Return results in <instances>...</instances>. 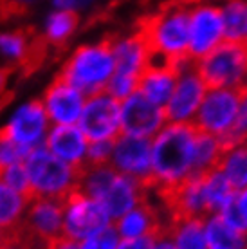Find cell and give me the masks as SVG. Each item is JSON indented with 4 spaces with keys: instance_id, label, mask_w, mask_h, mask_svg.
I'll return each instance as SVG.
<instances>
[{
    "instance_id": "6da1fadb",
    "label": "cell",
    "mask_w": 247,
    "mask_h": 249,
    "mask_svg": "<svg viewBox=\"0 0 247 249\" xmlns=\"http://www.w3.org/2000/svg\"><path fill=\"white\" fill-rule=\"evenodd\" d=\"M197 128L193 124L166 123L152 139V179L150 188L166 197L195 175L193 150Z\"/></svg>"
},
{
    "instance_id": "7a4b0ae2",
    "label": "cell",
    "mask_w": 247,
    "mask_h": 249,
    "mask_svg": "<svg viewBox=\"0 0 247 249\" xmlns=\"http://www.w3.org/2000/svg\"><path fill=\"white\" fill-rule=\"evenodd\" d=\"M114 71L116 63L106 36L78 44L69 51L58 69V76L74 85L85 96H90L105 90Z\"/></svg>"
},
{
    "instance_id": "3957f363",
    "label": "cell",
    "mask_w": 247,
    "mask_h": 249,
    "mask_svg": "<svg viewBox=\"0 0 247 249\" xmlns=\"http://www.w3.org/2000/svg\"><path fill=\"white\" fill-rule=\"evenodd\" d=\"M188 9L190 0H177L142 20L139 31L152 54L162 56L173 65L188 60Z\"/></svg>"
},
{
    "instance_id": "277c9868",
    "label": "cell",
    "mask_w": 247,
    "mask_h": 249,
    "mask_svg": "<svg viewBox=\"0 0 247 249\" xmlns=\"http://www.w3.org/2000/svg\"><path fill=\"white\" fill-rule=\"evenodd\" d=\"M29 179V195L63 200L78 190L80 170L54 157L45 146L31 150L24 161Z\"/></svg>"
},
{
    "instance_id": "5b68a950",
    "label": "cell",
    "mask_w": 247,
    "mask_h": 249,
    "mask_svg": "<svg viewBox=\"0 0 247 249\" xmlns=\"http://www.w3.org/2000/svg\"><path fill=\"white\" fill-rule=\"evenodd\" d=\"M193 63L208 87L246 89L247 42L224 40L211 53Z\"/></svg>"
},
{
    "instance_id": "8992f818",
    "label": "cell",
    "mask_w": 247,
    "mask_h": 249,
    "mask_svg": "<svg viewBox=\"0 0 247 249\" xmlns=\"http://www.w3.org/2000/svg\"><path fill=\"white\" fill-rule=\"evenodd\" d=\"M242 90L244 89L208 87L192 124L198 132L228 141L235 126Z\"/></svg>"
},
{
    "instance_id": "52a82bcc",
    "label": "cell",
    "mask_w": 247,
    "mask_h": 249,
    "mask_svg": "<svg viewBox=\"0 0 247 249\" xmlns=\"http://www.w3.org/2000/svg\"><path fill=\"white\" fill-rule=\"evenodd\" d=\"M175 71H177V80L166 105L162 107L164 116L168 123L192 124L208 90V85L190 58L175 63Z\"/></svg>"
},
{
    "instance_id": "ba28073f",
    "label": "cell",
    "mask_w": 247,
    "mask_h": 249,
    "mask_svg": "<svg viewBox=\"0 0 247 249\" xmlns=\"http://www.w3.org/2000/svg\"><path fill=\"white\" fill-rule=\"evenodd\" d=\"M226 40L220 6L190 0L188 9V58L197 62Z\"/></svg>"
},
{
    "instance_id": "9c48e42d",
    "label": "cell",
    "mask_w": 247,
    "mask_h": 249,
    "mask_svg": "<svg viewBox=\"0 0 247 249\" xmlns=\"http://www.w3.org/2000/svg\"><path fill=\"white\" fill-rule=\"evenodd\" d=\"M63 206V230L62 237L81 242L98 231L112 226V218L98 200L74 190L62 200Z\"/></svg>"
},
{
    "instance_id": "30bf717a",
    "label": "cell",
    "mask_w": 247,
    "mask_h": 249,
    "mask_svg": "<svg viewBox=\"0 0 247 249\" xmlns=\"http://www.w3.org/2000/svg\"><path fill=\"white\" fill-rule=\"evenodd\" d=\"M63 206L62 200L31 197L24 220L17 231L35 249H47L51 242L62 237Z\"/></svg>"
},
{
    "instance_id": "8fae6325",
    "label": "cell",
    "mask_w": 247,
    "mask_h": 249,
    "mask_svg": "<svg viewBox=\"0 0 247 249\" xmlns=\"http://www.w3.org/2000/svg\"><path fill=\"white\" fill-rule=\"evenodd\" d=\"M51 121L38 98L25 100L13 108L0 124V134L27 150L42 146L49 134Z\"/></svg>"
},
{
    "instance_id": "7c38bea8",
    "label": "cell",
    "mask_w": 247,
    "mask_h": 249,
    "mask_svg": "<svg viewBox=\"0 0 247 249\" xmlns=\"http://www.w3.org/2000/svg\"><path fill=\"white\" fill-rule=\"evenodd\" d=\"M78 126L88 141H114L121 134L119 101L106 90L87 96Z\"/></svg>"
},
{
    "instance_id": "4fadbf2b",
    "label": "cell",
    "mask_w": 247,
    "mask_h": 249,
    "mask_svg": "<svg viewBox=\"0 0 247 249\" xmlns=\"http://www.w3.org/2000/svg\"><path fill=\"white\" fill-rule=\"evenodd\" d=\"M170 217L172 213L168 210L164 197L157 195L155 192H150L148 199L123 213L112 222V226L118 231L119 238L150 237V235H159L164 230Z\"/></svg>"
},
{
    "instance_id": "5bb4252c",
    "label": "cell",
    "mask_w": 247,
    "mask_h": 249,
    "mask_svg": "<svg viewBox=\"0 0 247 249\" xmlns=\"http://www.w3.org/2000/svg\"><path fill=\"white\" fill-rule=\"evenodd\" d=\"M118 174L137 179L150 186L152 179V144L146 137L119 134L112 141V156L108 161Z\"/></svg>"
},
{
    "instance_id": "9a60e30c",
    "label": "cell",
    "mask_w": 247,
    "mask_h": 249,
    "mask_svg": "<svg viewBox=\"0 0 247 249\" xmlns=\"http://www.w3.org/2000/svg\"><path fill=\"white\" fill-rule=\"evenodd\" d=\"M38 100L51 124H78L87 96L56 74Z\"/></svg>"
},
{
    "instance_id": "2e32d148",
    "label": "cell",
    "mask_w": 247,
    "mask_h": 249,
    "mask_svg": "<svg viewBox=\"0 0 247 249\" xmlns=\"http://www.w3.org/2000/svg\"><path fill=\"white\" fill-rule=\"evenodd\" d=\"M119 110L121 134L152 139L168 123L164 108L152 103L139 92H134L126 100L119 101Z\"/></svg>"
},
{
    "instance_id": "e0dca14e",
    "label": "cell",
    "mask_w": 247,
    "mask_h": 249,
    "mask_svg": "<svg viewBox=\"0 0 247 249\" xmlns=\"http://www.w3.org/2000/svg\"><path fill=\"white\" fill-rule=\"evenodd\" d=\"M43 45L40 44L36 33L22 27L0 29V67L29 71L33 63H38L43 56Z\"/></svg>"
},
{
    "instance_id": "ac0fdd59",
    "label": "cell",
    "mask_w": 247,
    "mask_h": 249,
    "mask_svg": "<svg viewBox=\"0 0 247 249\" xmlns=\"http://www.w3.org/2000/svg\"><path fill=\"white\" fill-rule=\"evenodd\" d=\"M150 192L152 190H150L148 184L116 172L112 181L108 182V186L103 190L98 202L105 208V212L108 213V217L114 222L123 213L144 202L150 197Z\"/></svg>"
},
{
    "instance_id": "d6986e66",
    "label": "cell",
    "mask_w": 247,
    "mask_h": 249,
    "mask_svg": "<svg viewBox=\"0 0 247 249\" xmlns=\"http://www.w3.org/2000/svg\"><path fill=\"white\" fill-rule=\"evenodd\" d=\"M108 42H110L114 63H116L114 72L139 78L142 71L148 67L150 56H152V51L141 31L137 29V31L118 33L114 36H108Z\"/></svg>"
},
{
    "instance_id": "ffe728a7",
    "label": "cell",
    "mask_w": 247,
    "mask_h": 249,
    "mask_svg": "<svg viewBox=\"0 0 247 249\" xmlns=\"http://www.w3.org/2000/svg\"><path fill=\"white\" fill-rule=\"evenodd\" d=\"M88 137L78 124H51L43 146L60 161L81 170L87 166Z\"/></svg>"
},
{
    "instance_id": "44dd1931",
    "label": "cell",
    "mask_w": 247,
    "mask_h": 249,
    "mask_svg": "<svg viewBox=\"0 0 247 249\" xmlns=\"http://www.w3.org/2000/svg\"><path fill=\"white\" fill-rule=\"evenodd\" d=\"M80 17L62 9H49L42 18L36 36L43 49H65L81 29Z\"/></svg>"
},
{
    "instance_id": "7402d4cb",
    "label": "cell",
    "mask_w": 247,
    "mask_h": 249,
    "mask_svg": "<svg viewBox=\"0 0 247 249\" xmlns=\"http://www.w3.org/2000/svg\"><path fill=\"white\" fill-rule=\"evenodd\" d=\"M177 71L173 63H148L137 81V92L159 107L166 105L175 87Z\"/></svg>"
},
{
    "instance_id": "603a6c76",
    "label": "cell",
    "mask_w": 247,
    "mask_h": 249,
    "mask_svg": "<svg viewBox=\"0 0 247 249\" xmlns=\"http://www.w3.org/2000/svg\"><path fill=\"white\" fill-rule=\"evenodd\" d=\"M164 200L172 215H184V217H206L208 215L200 175L190 177L172 193H168Z\"/></svg>"
},
{
    "instance_id": "cb8c5ba5",
    "label": "cell",
    "mask_w": 247,
    "mask_h": 249,
    "mask_svg": "<svg viewBox=\"0 0 247 249\" xmlns=\"http://www.w3.org/2000/svg\"><path fill=\"white\" fill-rule=\"evenodd\" d=\"M162 231L177 249H208L204 217L172 215Z\"/></svg>"
},
{
    "instance_id": "d4e9b609",
    "label": "cell",
    "mask_w": 247,
    "mask_h": 249,
    "mask_svg": "<svg viewBox=\"0 0 247 249\" xmlns=\"http://www.w3.org/2000/svg\"><path fill=\"white\" fill-rule=\"evenodd\" d=\"M204 231L208 249H247V233L233 228L220 213L206 215Z\"/></svg>"
},
{
    "instance_id": "484cf974",
    "label": "cell",
    "mask_w": 247,
    "mask_h": 249,
    "mask_svg": "<svg viewBox=\"0 0 247 249\" xmlns=\"http://www.w3.org/2000/svg\"><path fill=\"white\" fill-rule=\"evenodd\" d=\"M216 170L235 190L247 186V141H226Z\"/></svg>"
},
{
    "instance_id": "4316f807",
    "label": "cell",
    "mask_w": 247,
    "mask_h": 249,
    "mask_svg": "<svg viewBox=\"0 0 247 249\" xmlns=\"http://www.w3.org/2000/svg\"><path fill=\"white\" fill-rule=\"evenodd\" d=\"M29 200V195L13 190L0 179V230L6 233L18 230Z\"/></svg>"
},
{
    "instance_id": "83f0119b",
    "label": "cell",
    "mask_w": 247,
    "mask_h": 249,
    "mask_svg": "<svg viewBox=\"0 0 247 249\" xmlns=\"http://www.w3.org/2000/svg\"><path fill=\"white\" fill-rule=\"evenodd\" d=\"M200 181H202V190H204L208 215L222 213L231 204L233 195H235V188L229 184L228 179L216 168L200 175Z\"/></svg>"
},
{
    "instance_id": "f1b7e54d",
    "label": "cell",
    "mask_w": 247,
    "mask_h": 249,
    "mask_svg": "<svg viewBox=\"0 0 247 249\" xmlns=\"http://www.w3.org/2000/svg\"><path fill=\"white\" fill-rule=\"evenodd\" d=\"M226 141L218 137L197 132L195 137V150H193V166H195V175H202L206 172L216 168L218 159L222 156V150Z\"/></svg>"
},
{
    "instance_id": "f546056e",
    "label": "cell",
    "mask_w": 247,
    "mask_h": 249,
    "mask_svg": "<svg viewBox=\"0 0 247 249\" xmlns=\"http://www.w3.org/2000/svg\"><path fill=\"white\" fill-rule=\"evenodd\" d=\"M224 36L229 42H247V0H228L220 6Z\"/></svg>"
},
{
    "instance_id": "4dcf8cb0",
    "label": "cell",
    "mask_w": 247,
    "mask_h": 249,
    "mask_svg": "<svg viewBox=\"0 0 247 249\" xmlns=\"http://www.w3.org/2000/svg\"><path fill=\"white\" fill-rule=\"evenodd\" d=\"M51 9H62L83 18H90L101 13L108 0H47Z\"/></svg>"
},
{
    "instance_id": "1f68e13d",
    "label": "cell",
    "mask_w": 247,
    "mask_h": 249,
    "mask_svg": "<svg viewBox=\"0 0 247 249\" xmlns=\"http://www.w3.org/2000/svg\"><path fill=\"white\" fill-rule=\"evenodd\" d=\"M229 224L236 230L247 233V186L235 190L231 204L220 213Z\"/></svg>"
},
{
    "instance_id": "d6a6232c",
    "label": "cell",
    "mask_w": 247,
    "mask_h": 249,
    "mask_svg": "<svg viewBox=\"0 0 247 249\" xmlns=\"http://www.w3.org/2000/svg\"><path fill=\"white\" fill-rule=\"evenodd\" d=\"M0 179L13 190L29 195V179H27V170H25L24 162H17V164L0 168Z\"/></svg>"
},
{
    "instance_id": "836d02e7",
    "label": "cell",
    "mask_w": 247,
    "mask_h": 249,
    "mask_svg": "<svg viewBox=\"0 0 247 249\" xmlns=\"http://www.w3.org/2000/svg\"><path fill=\"white\" fill-rule=\"evenodd\" d=\"M137 81H139V78H136V76L114 72L105 90L110 94L112 98H116L118 101H123L134 92H137Z\"/></svg>"
},
{
    "instance_id": "e575fe53",
    "label": "cell",
    "mask_w": 247,
    "mask_h": 249,
    "mask_svg": "<svg viewBox=\"0 0 247 249\" xmlns=\"http://www.w3.org/2000/svg\"><path fill=\"white\" fill-rule=\"evenodd\" d=\"M119 235L114 230V226H108L105 230L94 233L90 237L80 242V249H118Z\"/></svg>"
},
{
    "instance_id": "d590c367",
    "label": "cell",
    "mask_w": 247,
    "mask_h": 249,
    "mask_svg": "<svg viewBox=\"0 0 247 249\" xmlns=\"http://www.w3.org/2000/svg\"><path fill=\"white\" fill-rule=\"evenodd\" d=\"M29 152L31 150L20 146L15 141L0 134V168L9 166V164H17V162H24Z\"/></svg>"
},
{
    "instance_id": "8d00e7d4",
    "label": "cell",
    "mask_w": 247,
    "mask_h": 249,
    "mask_svg": "<svg viewBox=\"0 0 247 249\" xmlns=\"http://www.w3.org/2000/svg\"><path fill=\"white\" fill-rule=\"evenodd\" d=\"M228 141H247V89L242 90L238 114L235 119V126L231 130Z\"/></svg>"
},
{
    "instance_id": "74e56055",
    "label": "cell",
    "mask_w": 247,
    "mask_h": 249,
    "mask_svg": "<svg viewBox=\"0 0 247 249\" xmlns=\"http://www.w3.org/2000/svg\"><path fill=\"white\" fill-rule=\"evenodd\" d=\"M112 156V141H90L87 150V164H108Z\"/></svg>"
},
{
    "instance_id": "f35d334b",
    "label": "cell",
    "mask_w": 247,
    "mask_h": 249,
    "mask_svg": "<svg viewBox=\"0 0 247 249\" xmlns=\"http://www.w3.org/2000/svg\"><path fill=\"white\" fill-rule=\"evenodd\" d=\"M43 2L45 0H0L2 7L15 15H25V13L40 7Z\"/></svg>"
},
{
    "instance_id": "ab89813d",
    "label": "cell",
    "mask_w": 247,
    "mask_h": 249,
    "mask_svg": "<svg viewBox=\"0 0 247 249\" xmlns=\"http://www.w3.org/2000/svg\"><path fill=\"white\" fill-rule=\"evenodd\" d=\"M157 235L139 238H119L118 249H154Z\"/></svg>"
},
{
    "instance_id": "60d3db41",
    "label": "cell",
    "mask_w": 247,
    "mask_h": 249,
    "mask_svg": "<svg viewBox=\"0 0 247 249\" xmlns=\"http://www.w3.org/2000/svg\"><path fill=\"white\" fill-rule=\"evenodd\" d=\"M0 249H35V248L20 235L18 231H13V233H7L6 240L2 242Z\"/></svg>"
},
{
    "instance_id": "b9f144b4",
    "label": "cell",
    "mask_w": 247,
    "mask_h": 249,
    "mask_svg": "<svg viewBox=\"0 0 247 249\" xmlns=\"http://www.w3.org/2000/svg\"><path fill=\"white\" fill-rule=\"evenodd\" d=\"M11 69L0 67V100H7L9 98V89H11V80H13Z\"/></svg>"
},
{
    "instance_id": "7bdbcfd3",
    "label": "cell",
    "mask_w": 247,
    "mask_h": 249,
    "mask_svg": "<svg viewBox=\"0 0 247 249\" xmlns=\"http://www.w3.org/2000/svg\"><path fill=\"white\" fill-rule=\"evenodd\" d=\"M47 249H80V242L71 240V238H67V237H60V238H56L54 242H51Z\"/></svg>"
},
{
    "instance_id": "ee69618b",
    "label": "cell",
    "mask_w": 247,
    "mask_h": 249,
    "mask_svg": "<svg viewBox=\"0 0 247 249\" xmlns=\"http://www.w3.org/2000/svg\"><path fill=\"white\" fill-rule=\"evenodd\" d=\"M154 249H177L175 246H173V242L170 240V237H168L164 231H161L159 235H157V238H155V248Z\"/></svg>"
},
{
    "instance_id": "f6af8a7d",
    "label": "cell",
    "mask_w": 247,
    "mask_h": 249,
    "mask_svg": "<svg viewBox=\"0 0 247 249\" xmlns=\"http://www.w3.org/2000/svg\"><path fill=\"white\" fill-rule=\"evenodd\" d=\"M200 2H206V4H213V6H222L224 2H228V0H200Z\"/></svg>"
},
{
    "instance_id": "bcb514c9",
    "label": "cell",
    "mask_w": 247,
    "mask_h": 249,
    "mask_svg": "<svg viewBox=\"0 0 247 249\" xmlns=\"http://www.w3.org/2000/svg\"><path fill=\"white\" fill-rule=\"evenodd\" d=\"M6 237H7V233H6V231H2V230H0V246H2V242H4V240H6Z\"/></svg>"
},
{
    "instance_id": "7dc6e473",
    "label": "cell",
    "mask_w": 247,
    "mask_h": 249,
    "mask_svg": "<svg viewBox=\"0 0 247 249\" xmlns=\"http://www.w3.org/2000/svg\"><path fill=\"white\" fill-rule=\"evenodd\" d=\"M6 101H7V100H0V110L4 108V105H6Z\"/></svg>"
},
{
    "instance_id": "c3c4849f",
    "label": "cell",
    "mask_w": 247,
    "mask_h": 249,
    "mask_svg": "<svg viewBox=\"0 0 247 249\" xmlns=\"http://www.w3.org/2000/svg\"><path fill=\"white\" fill-rule=\"evenodd\" d=\"M246 89H247V81H246Z\"/></svg>"
}]
</instances>
